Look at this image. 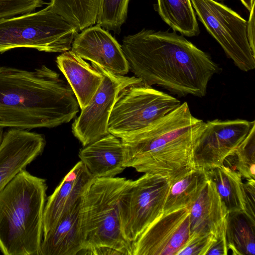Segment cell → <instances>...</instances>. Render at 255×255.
Here are the masks:
<instances>
[{
  "label": "cell",
  "instance_id": "cell-15",
  "mask_svg": "<svg viewBox=\"0 0 255 255\" xmlns=\"http://www.w3.org/2000/svg\"><path fill=\"white\" fill-rule=\"evenodd\" d=\"M93 179L80 160L65 176L53 193L47 198L43 214V238L81 199Z\"/></svg>",
  "mask_w": 255,
  "mask_h": 255
},
{
  "label": "cell",
  "instance_id": "cell-10",
  "mask_svg": "<svg viewBox=\"0 0 255 255\" xmlns=\"http://www.w3.org/2000/svg\"><path fill=\"white\" fill-rule=\"evenodd\" d=\"M91 63L103 79L89 104L72 124V132L83 147L109 134L108 121L119 93L130 84L141 82L135 76L116 74Z\"/></svg>",
  "mask_w": 255,
  "mask_h": 255
},
{
  "label": "cell",
  "instance_id": "cell-18",
  "mask_svg": "<svg viewBox=\"0 0 255 255\" xmlns=\"http://www.w3.org/2000/svg\"><path fill=\"white\" fill-rule=\"evenodd\" d=\"M56 62L73 90L80 108L83 109L99 88L103 75L70 50L58 55Z\"/></svg>",
  "mask_w": 255,
  "mask_h": 255
},
{
  "label": "cell",
  "instance_id": "cell-3",
  "mask_svg": "<svg viewBox=\"0 0 255 255\" xmlns=\"http://www.w3.org/2000/svg\"><path fill=\"white\" fill-rule=\"evenodd\" d=\"M187 102L140 132L121 139L124 166L137 172L165 176L170 181L194 169L193 144L203 123Z\"/></svg>",
  "mask_w": 255,
  "mask_h": 255
},
{
  "label": "cell",
  "instance_id": "cell-14",
  "mask_svg": "<svg viewBox=\"0 0 255 255\" xmlns=\"http://www.w3.org/2000/svg\"><path fill=\"white\" fill-rule=\"evenodd\" d=\"M75 37L71 51L115 74L125 75L129 67L121 45L99 24L86 28Z\"/></svg>",
  "mask_w": 255,
  "mask_h": 255
},
{
  "label": "cell",
  "instance_id": "cell-30",
  "mask_svg": "<svg viewBox=\"0 0 255 255\" xmlns=\"http://www.w3.org/2000/svg\"><path fill=\"white\" fill-rule=\"evenodd\" d=\"M226 224L215 237L216 240L207 252L206 255H227L228 254L229 249L226 235Z\"/></svg>",
  "mask_w": 255,
  "mask_h": 255
},
{
  "label": "cell",
  "instance_id": "cell-20",
  "mask_svg": "<svg viewBox=\"0 0 255 255\" xmlns=\"http://www.w3.org/2000/svg\"><path fill=\"white\" fill-rule=\"evenodd\" d=\"M212 180L229 213H244L245 197L242 177L224 164L205 171Z\"/></svg>",
  "mask_w": 255,
  "mask_h": 255
},
{
  "label": "cell",
  "instance_id": "cell-27",
  "mask_svg": "<svg viewBox=\"0 0 255 255\" xmlns=\"http://www.w3.org/2000/svg\"><path fill=\"white\" fill-rule=\"evenodd\" d=\"M46 3L43 0H0V19L34 11Z\"/></svg>",
  "mask_w": 255,
  "mask_h": 255
},
{
  "label": "cell",
  "instance_id": "cell-7",
  "mask_svg": "<svg viewBox=\"0 0 255 255\" xmlns=\"http://www.w3.org/2000/svg\"><path fill=\"white\" fill-rule=\"evenodd\" d=\"M181 102L142 82L119 94L108 125L109 133L124 139L145 129L178 107Z\"/></svg>",
  "mask_w": 255,
  "mask_h": 255
},
{
  "label": "cell",
  "instance_id": "cell-17",
  "mask_svg": "<svg viewBox=\"0 0 255 255\" xmlns=\"http://www.w3.org/2000/svg\"><path fill=\"white\" fill-rule=\"evenodd\" d=\"M189 208L191 236L212 234L216 237L225 225L229 213L215 185L209 179Z\"/></svg>",
  "mask_w": 255,
  "mask_h": 255
},
{
  "label": "cell",
  "instance_id": "cell-24",
  "mask_svg": "<svg viewBox=\"0 0 255 255\" xmlns=\"http://www.w3.org/2000/svg\"><path fill=\"white\" fill-rule=\"evenodd\" d=\"M102 0H51V8L78 31L96 23Z\"/></svg>",
  "mask_w": 255,
  "mask_h": 255
},
{
  "label": "cell",
  "instance_id": "cell-29",
  "mask_svg": "<svg viewBox=\"0 0 255 255\" xmlns=\"http://www.w3.org/2000/svg\"><path fill=\"white\" fill-rule=\"evenodd\" d=\"M245 197L244 214L255 224V180L247 179L244 183Z\"/></svg>",
  "mask_w": 255,
  "mask_h": 255
},
{
  "label": "cell",
  "instance_id": "cell-12",
  "mask_svg": "<svg viewBox=\"0 0 255 255\" xmlns=\"http://www.w3.org/2000/svg\"><path fill=\"white\" fill-rule=\"evenodd\" d=\"M190 236L189 208L163 214L132 243V255H177Z\"/></svg>",
  "mask_w": 255,
  "mask_h": 255
},
{
  "label": "cell",
  "instance_id": "cell-26",
  "mask_svg": "<svg viewBox=\"0 0 255 255\" xmlns=\"http://www.w3.org/2000/svg\"><path fill=\"white\" fill-rule=\"evenodd\" d=\"M129 0H102L96 23L119 34L125 22Z\"/></svg>",
  "mask_w": 255,
  "mask_h": 255
},
{
  "label": "cell",
  "instance_id": "cell-34",
  "mask_svg": "<svg viewBox=\"0 0 255 255\" xmlns=\"http://www.w3.org/2000/svg\"></svg>",
  "mask_w": 255,
  "mask_h": 255
},
{
  "label": "cell",
  "instance_id": "cell-31",
  "mask_svg": "<svg viewBox=\"0 0 255 255\" xmlns=\"http://www.w3.org/2000/svg\"><path fill=\"white\" fill-rule=\"evenodd\" d=\"M255 4H253L251 10L250 16L247 25V33L249 43L252 51L255 55Z\"/></svg>",
  "mask_w": 255,
  "mask_h": 255
},
{
  "label": "cell",
  "instance_id": "cell-23",
  "mask_svg": "<svg viewBox=\"0 0 255 255\" xmlns=\"http://www.w3.org/2000/svg\"><path fill=\"white\" fill-rule=\"evenodd\" d=\"M226 235L229 250L233 255H255V224L243 213H228Z\"/></svg>",
  "mask_w": 255,
  "mask_h": 255
},
{
  "label": "cell",
  "instance_id": "cell-28",
  "mask_svg": "<svg viewBox=\"0 0 255 255\" xmlns=\"http://www.w3.org/2000/svg\"><path fill=\"white\" fill-rule=\"evenodd\" d=\"M215 240V237L212 234L191 236L177 255H206Z\"/></svg>",
  "mask_w": 255,
  "mask_h": 255
},
{
  "label": "cell",
  "instance_id": "cell-32",
  "mask_svg": "<svg viewBox=\"0 0 255 255\" xmlns=\"http://www.w3.org/2000/svg\"><path fill=\"white\" fill-rule=\"evenodd\" d=\"M246 8L250 11L254 4L255 0H240Z\"/></svg>",
  "mask_w": 255,
  "mask_h": 255
},
{
  "label": "cell",
  "instance_id": "cell-11",
  "mask_svg": "<svg viewBox=\"0 0 255 255\" xmlns=\"http://www.w3.org/2000/svg\"><path fill=\"white\" fill-rule=\"evenodd\" d=\"M254 122L239 119L203 122L193 141L194 168L207 171L223 164L247 136Z\"/></svg>",
  "mask_w": 255,
  "mask_h": 255
},
{
  "label": "cell",
  "instance_id": "cell-8",
  "mask_svg": "<svg viewBox=\"0 0 255 255\" xmlns=\"http://www.w3.org/2000/svg\"><path fill=\"white\" fill-rule=\"evenodd\" d=\"M170 183L166 177L144 173L125 190L120 212L123 233L131 244L163 214Z\"/></svg>",
  "mask_w": 255,
  "mask_h": 255
},
{
  "label": "cell",
  "instance_id": "cell-2",
  "mask_svg": "<svg viewBox=\"0 0 255 255\" xmlns=\"http://www.w3.org/2000/svg\"><path fill=\"white\" fill-rule=\"evenodd\" d=\"M79 107L68 82L46 65L31 71L0 66V128L56 127L76 117Z\"/></svg>",
  "mask_w": 255,
  "mask_h": 255
},
{
  "label": "cell",
  "instance_id": "cell-21",
  "mask_svg": "<svg viewBox=\"0 0 255 255\" xmlns=\"http://www.w3.org/2000/svg\"><path fill=\"white\" fill-rule=\"evenodd\" d=\"M207 179L205 171L194 168L171 181L163 214L189 208L197 199Z\"/></svg>",
  "mask_w": 255,
  "mask_h": 255
},
{
  "label": "cell",
  "instance_id": "cell-13",
  "mask_svg": "<svg viewBox=\"0 0 255 255\" xmlns=\"http://www.w3.org/2000/svg\"><path fill=\"white\" fill-rule=\"evenodd\" d=\"M44 136L28 130L10 128L0 143V192L20 171L43 152Z\"/></svg>",
  "mask_w": 255,
  "mask_h": 255
},
{
  "label": "cell",
  "instance_id": "cell-19",
  "mask_svg": "<svg viewBox=\"0 0 255 255\" xmlns=\"http://www.w3.org/2000/svg\"><path fill=\"white\" fill-rule=\"evenodd\" d=\"M81 199L43 238L40 255H76L84 250L80 206Z\"/></svg>",
  "mask_w": 255,
  "mask_h": 255
},
{
  "label": "cell",
  "instance_id": "cell-5",
  "mask_svg": "<svg viewBox=\"0 0 255 255\" xmlns=\"http://www.w3.org/2000/svg\"><path fill=\"white\" fill-rule=\"evenodd\" d=\"M132 180L93 178L80 201L85 254L132 255L131 243L123 233L120 202Z\"/></svg>",
  "mask_w": 255,
  "mask_h": 255
},
{
  "label": "cell",
  "instance_id": "cell-33",
  "mask_svg": "<svg viewBox=\"0 0 255 255\" xmlns=\"http://www.w3.org/2000/svg\"><path fill=\"white\" fill-rule=\"evenodd\" d=\"M3 130L2 128H0V143L1 141L2 136H3Z\"/></svg>",
  "mask_w": 255,
  "mask_h": 255
},
{
  "label": "cell",
  "instance_id": "cell-6",
  "mask_svg": "<svg viewBox=\"0 0 255 255\" xmlns=\"http://www.w3.org/2000/svg\"><path fill=\"white\" fill-rule=\"evenodd\" d=\"M77 28L48 5L0 19V53L17 48L63 53L71 49Z\"/></svg>",
  "mask_w": 255,
  "mask_h": 255
},
{
  "label": "cell",
  "instance_id": "cell-25",
  "mask_svg": "<svg viewBox=\"0 0 255 255\" xmlns=\"http://www.w3.org/2000/svg\"><path fill=\"white\" fill-rule=\"evenodd\" d=\"M229 156L235 159L236 171L242 177L255 180V122L246 138Z\"/></svg>",
  "mask_w": 255,
  "mask_h": 255
},
{
  "label": "cell",
  "instance_id": "cell-9",
  "mask_svg": "<svg viewBox=\"0 0 255 255\" xmlns=\"http://www.w3.org/2000/svg\"><path fill=\"white\" fill-rule=\"evenodd\" d=\"M190 0L199 20L235 66L244 72L254 70L255 55L247 37V21L215 0Z\"/></svg>",
  "mask_w": 255,
  "mask_h": 255
},
{
  "label": "cell",
  "instance_id": "cell-16",
  "mask_svg": "<svg viewBox=\"0 0 255 255\" xmlns=\"http://www.w3.org/2000/svg\"><path fill=\"white\" fill-rule=\"evenodd\" d=\"M78 156L93 178L114 177L126 168L122 141L111 133L83 147Z\"/></svg>",
  "mask_w": 255,
  "mask_h": 255
},
{
  "label": "cell",
  "instance_id": "cell-1",
  "mask_svg": "<svg viewBox=\"0 0 255 255\" xmlns=\"http://www.w3.org/2000/svg\"><path fill=\"white\" fill-rule=\"evenodd\" d=\"M121 46L134 76L179 97H204L210 80L222 71L210 55L175 31L143 29L124 37Z\"/></svg>",
  "mask_w": 255,
  "mask_h": 255
},
{
  "label": "cell",
  "instance_id": "cell-22",
  "mask_svg": "<svg viewBox=\"0 0 255 255\" xmlns=\"http://www.w3.org/2000/svg\"><path fill=\"white\" fill-rule=\"evenodd\" d=\"M156 0V10L174 31L188 37L199 35V25L190 0Z\"/></svg>",
  "mask_w": 255,
  "mask_h": 255
},
{
  "label": "cell",
  "instance_id": "cell-4",
  "mask_svg": "<svg viewBox=\"0 0 255 255\" xmlns=\"http://www.w3.org/2000/svg\"><path fill=\"white\" fill-rule=\"evenodd\" d=\"M45 179L26 169L0 192V251L4 255H40L47 200Z\"/></svg>",
  "mask_w": 255,
  "mask_h": 255
}]
</instances>
